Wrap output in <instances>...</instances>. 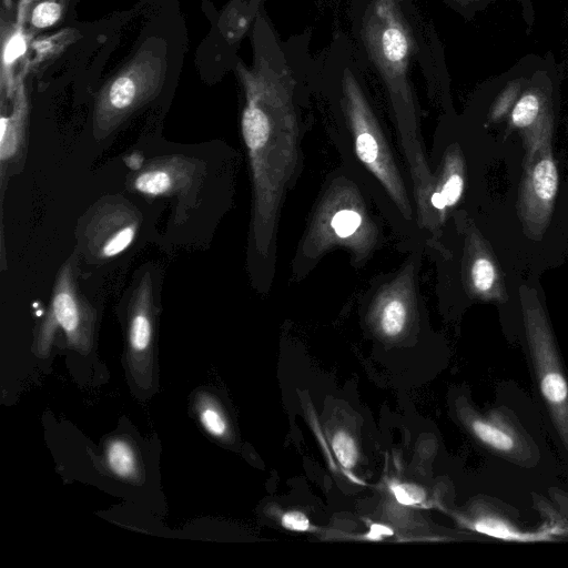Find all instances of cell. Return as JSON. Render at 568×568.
Returning <instances> with one entry per match:
<instances>
[{
    "mask_svg": "<svg viewBox=\"0 0 568 568\" xmlns=\"http://www.w3.org/2000/svg\"><path fill=\"white\" fill-rule=\"evenodd\" d=\"M468 527L477 534L509 542H554L559 539L544 521L537 529H528L518 521L515 509L498 500H483L475 506Z\"/></svg>",
    "mask_w": 568,
    "mask_h": 568,
    "instance_id": "8992f818",
    "label": "cell"
},
{
    "mask_svg": "<svg viewBox=\"0 0 568 568\" xmlns=\"http://www.w3.org/2000/svg\"><path fill=\"white\" fill-rule=\"evenodd\" d=\"M534 507L542 516L545 523L552 528L555 536L559 540L568 538V517L558 507L538 496L534 497Z\"/></svg>",
    "mask_w": 568,
    "mask_h": 568,
    "instance_id": "5bb4252c",
    "label": "cell"
},
{
    "mask_svg": "<svg viewBox=\"0 0 568 568\" xmlns=\"http://www.w3.org/2000/svg\"><path fill=\"white\" fill-rule=\"evenodd\" d=\"M62 7L54 0L39 2L31 12V24L43 29L53 26L61 17Z\"/></svg>",
    "mask_w": 568,
    "mask_h": 568,
    "instance_id": "9a60e30c",
    "label": "cell"
},
{
    "mask_svg": "<svg viewBox=\"0 0 568 568\" xmlns=\"http://www.w3.org/2000/svg\"><path fill=\"white\" fill-rule=\"evenodd\" d=\"M527 348L541 405L568 459V373L550 329L540 317L528 318Z\"/></svg>",
    "mask_w": 568,
    "mask_h": 568,
    "instance_id": "7a4b0ae2",
    "label": "cell"
},
{
    "mask_svg": "<svg viewBox=\"0 0 568 568\" xmlns=\"http://www.w3.org/2000/svg\"><path fill=\"white\" fill-rule=\"evenodd\" d=\"M52 293L50 311L41 333L42 344L47 345L50 342L57 326L64 331L70 342L79 341L83 315L88 307L78 294L70 262L61 267Z\"/></svg>",
    "mask_w": 568,
    "mask_h": 568,
    "instance_id": "ba28073f",
    "label": "cell"
},
{
    "mask_svg": "<svg viewBox=\"0 0 568 568\" xmlns=\"http://www.w3.org/2000/svg\"><path fill=\"white\" fill-rule=\"evenodd\" d=\"M353 131L358 159L383 184L398 209L409 215L408 196L387 144L375 123L361 109L354 112Z\"/></svg>",
    "mask_w": 568,
    "mask_h": 568,
    "instance_id": "277c9868",
    "label": "cell"
},
{
    "mask_svg": "<svg viewBox=\"0 0 568 568\" xmlns=\"http://www.w3.org/2000/svg\"><path fill=\"white\" fill-rule=\"evenodd\" d=\"M26 50L27 40L20 28L11 26L7 32L2 28L1 88L2 91L6 90L9 98L13 97L17 88V82L12 77V67Z\"/></svg>",
    "mask_w": 568,
    "mask_h": 568,
    "instance_id": "30bf717a",
    "label": "cell"
},
{
    "mask_svg": "<svg viewBox=\"0 0 568 568\" xmlns=\"http://www.w3.org/2000/svg\"><path fill=\"white\" fill-rule=\"evenodd\" d=\"M383 49L386 58L396 62L405 57L407 41L398 29L389 28L383 36Z\"/></svg>",
    "mask_w": 568,
    "mask_h": 568,
    "instance_id": "e0dca14e",
    "label": "cell"
},
{
    "mask_svg": "<svg viewBox=\"0 0 568 568\" xmlns=\"http://www.w3.org/2000/svg\"><path fill=\"white\" fill-rule=\"evenodd\" d=\"M108 463L113 473L120 477H129L135 469L133 450L122 440H115L109 446Z\"/></svg>",
    "mask_w": 568,
    "mask_h": 568,
    "instance_id": "4fadbf2b",
    "label": "cell"
},
{
    "mask_svg": "<svg viewBox=\"0 0 568 568\" xmlns=\"http://www.w3.org/2000/svg\"><path fill=\"white\" fill-rule=\"evenodd\" d=\"M466 417L471 435L494 456L525 468L538 464L537 444L507 407H493L485 413L470 409Z\"/></svg>",
    "mask_w": 568,
    "mask_h": 568,
    "instance_id": "3957f363",
    "label": "cell"
},
{
    "mask_svg": "<svg viewBox=\"0 0 568 568\" xmlns=\"http://www.w3.org/2000/svg\"><path fill=\"white\" fill-rule=\"evenodd\" d=\"M549 495L558 509L568 517V490L552 487L549 489Z\"/></svg>",
    "mask_w": 568,
    "mask_h": 568,
    "instance_id": "d4e9b609",
    "label": "cell"
},
{
    "mask_svg": "<svg viewBox=\"0 0 568 568\" xmlns=\"http://www.w3.org/2000/svg\"><path fill=\"white\" fill-rule=\"evenodd\" d=\"M4 1H6V3H7V4H9V3H10V0H4Z\"/></svg>",
    "mask_w": 568,
    "mask_h": 568,
    "instance_id": "83f0119b",
    "label": "cell"
},
{
    "mask_svg": "<svg viewBox=\"0 0 568 568\" xmlns=\"http://www.w3.org/2000/svg\"><path fill=\"white\" fill-rule=\"evenodd\" d=\"M393 534L392 529L382 525H373L371 531L368 534L369 539H381L382 536H390Z\"/></svg>",
    "mask_w": 568,
    "mask_h": 568,
    "instance_id": "484cf974",
    "label": "cell"
},
{
    "mask_svg": "<svg viewBox=\"0 0 568 568\" xmlns=\"http://www.w3.org/2000/svg\"><path fill=\"white\" fill-rule=\"evenodd\" d=\"M331 224L337 236L347 237L361 225V215L355 211L341 210L335 213Z\"/></svg>",
    "mask_w": 568,
    "mask_h": 568,
    "instance_id": "44dd1931",
    "label": "cell"
},
{
    "mask_svg": "<svg viewBox=\"0 0 568 568\" xmlns=\"http://www.w3.org/2000/svg\"><path fill=\"white\" fill-rule=\"evenodd\" d=\"M430 203H432V205H433L435 209H437V210H439V211H443V210L446 207L445 201H444V199H443V196H442V194H440V192H439V191L434 192V193L432 194V196H430Z\"/></svg>",
    "mask_w": 568,
    "mask_h": 568,
    "instance_id": "4316f807",
    "label": "cell"
},
{
    "mask_svg": "<svg viewBox=\"0 0 568 568\" xmlns=\"http://www.w3.org/2000/svg\"><path fill=\"white\" fill-rule=\"evenodd\" d=\"M392 490L398 503L403 505L419 504L425 499V491L413 484L392 485Z\"/></svg>",
    "mask_w": 568,
    "mask_h": 568,
    "instance_id": "7402d4cb",
    "label": "cell"
},
{
    "mask_svg": "<svg viewBox=\"0 0 568 568\" xmlns=\"http://www.w3.org/2000/svg\"><path fill=\"white\" fill-rule=\"evenodd\" d=\"M463 186V178L457 173H453L446 179L440 190L446 206H452L459 200Z\"/></svg>",
    "mask_w": 568,
    "mask_h": 568,
    "instance_id": "603a6c76",
    "label": "cell"
},
{
    "mask_svg": "<svg viewBox=\"0 0 568 568\" xmlns=\"http://www.w3.org/2000/svg\"><path fill=\"white\" fill-rule=\"evenodd\" d=\"M14 94L11 114L2 115L0 120V159L2 165L17 154L23 139L28 103L21 78L17 82Z\"/></svg>",
    "mask_w": 568,
    "mask_h": 568,
    "instance_id": "9c48e42d",
    "label": "cell"
},
{
    "mask_svg": "<svg viewBox=\"0 0 568 568\" xmlns=\"http://www.w3.org/2000/svg\"><path fill=\"white\" fill-rule=\"evenodd\" d=\"M165 54L145 43L100 91L93 112V133L106 138L129 115L156 97L164 82Z\"/></svg>",
    "mask_w": 568,
    "mask_h": 568,
    "instance_id": "6da1fadb",
    "label": "cell"
},
{
    "mask_svg": "<svg viewBox=\"0 0 568 568\" xmlns=\"http://www.w3.org/2000/svg\"><path fill=\"white\" fill-rule=\"evenodd\" d=\"M199 164L185 156H170L150 162L136 174L132 187L148 196L186 194L195 184Z\"/></svg>",
    "mask_w": 568,
    "mask_h": 568,
    "instance_id": "52a82bcc",
    "label": "cell"
},
{
    "mask_svg": "<svg viewBox=\"0 0 568 568\" xmlns=\"http://www.w3.org/2000/svg\"><path fill=\"white\" fill-rule=\"evenodd\" d=\"M285 528L297 531H305L310 527L307 517L300 511L286 513L282 518Z\"/></svg>",
    "mask_w": 568,
    "mask_h": 568,
    "instance_id": "cb8c5ba5",
    "label": "cell"
},
{
    "mask_svg": "<svg viewBox=\"0 0 568 568\" xmlns=\"http://www.w3.org/2000/svg\"><path fill=\"white\" fill-rule=\"evenodd\" d=\"M333 449L338 462L345 468L354 466L357 459V449L354 440L346 433L339 432L334 436Z\"/></svg>",
    "mask_w": 568,
    "mask_h": 568,
    "instance_id": "d6986e66",
    "label": "cell"
},
{
    "mask_svg": "<svg viewBox=\"0 0 568 568\" xmlns=\"http://www.w3.org/2000/svg\"><path fill=\"white\" fill-rule=\"evenodd\" d=\"M558 173L551 159L538 162L532 173V186L536 195L542 201L549 202L557 192Z\"/></svg>",
    "mask_w": 568,
    "mask_h": 568,
    "instance_id": "8fae6325",
    "label": "cell"
},
{
    "mask_svg": "<svg viewBox=\"0 0 568 568\" xmlns=\"http://www.w3.org/2000/svg\"><path fill=\"white\" fill-rule=\"evenodd\" d=\"M139 222L134 207L123 202L101 206L87 226L90 251L99 258L119 255L134 241Z\"/></svg>",
    "mask_w": 568,
    "mask_h": 568,
    "instance_id": "5b68a950",
    "label": "cell"
},
{
    "mask_svg": "<svg viewBox=\"0 0 568 568\" xmlns=\"http://www.w3.org/2000/svg\"><path fill=\"white\" fill-rule=\"evenodd\" d=\"M539 111V102L535 95L523 97L513 111V122L519 128L531 124Z\"/></svg>",
    "mask_w": 568,
    "mask_h": 568,
    "instance_id": "2e32d148",
    "label": "cell"
},
{
    "mask_svg": "<svg viewBox=\"0 0 568 568\" xmlns=\"http://www.w3.org/2000/svg\"><path fill=\"white\" fill-rule=\"evenodd\" d=\"M200 419L203 427L214 436H223L226 423L217 408L209 402L202 400L200 405Z\"/></svg>",
    "mask_w": 568,
    "mask_h": 568,
    "instance_id": "ac0fdd59",
    "label": "cell"
},
{
    "mask_svg": "<svg viewBox=\"0 0 568 568\" xmlns=\"http://www.w3.org/2000/svg\"><path fill=\"white\" fill-rule=\"evenodd\" d=\"M406 305L397 295L385 301L381 313V326L385 334L395 336L402 332L406 322Z\"/></svg>",
    "mask_w": 568,
    "mask_h": 568,
    "instance_id": "7c38bea8",
    "label": "cell"
},
{
    "mask_svg": "<svg viewBox=\"0 0 568 568\" xmlns=\"http://www.w3.org/2000/svg\"><path fill=\"white\" fill-rule=\"evenodd\" d=\"M471 280L478 291H488L495 281V268L491 262L485 257L477 258L471 267Z\"/></svg>",
    "mask_w": 568,
    "mask_h": 568,
    "instance_id": "ffe728a7",
    "label": "cell"
}]
</instances>
